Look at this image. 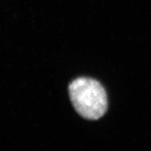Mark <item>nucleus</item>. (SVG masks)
<instances>
[{"mask_svg":"<svg viewBox=\"0 0 151 151\" xmlns=\"http://www.w3.org/2000/svg\"><path fill=\"white\" fill-rule=\"evenodd\" d=\"M69 94L76 111L84 118L98 120L107 111V95L98 81L88 78L77 79L69 86Z\"/></svg>","mask_w":151,"mask_h":151,"instance_id":"f257e3e1","label":"nucleus"}]
</instances>
